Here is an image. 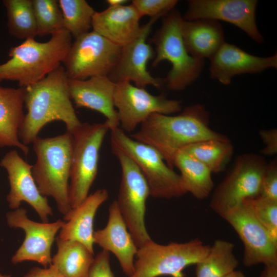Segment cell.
I'll use <instances>...</instances> for the list:
<instances>
[{
  "label": "cell",
  "mask_w": 277,
  "mask_h": 277,
  "mask_svg": "<svg viewBox=\"0 0 277 277\" xmlns=\"http://www.w3.org/2000/svg\"><path fill=\"white\" fill-rule=\"evenodd\" d=\"M130 136L155 149L171 168L175 154L185 147L203 140L227 138L210 127L209 113L200 104L186 106L176 115L153 113Z\"/></svg>",
  "instance_id": "obj_1"
},
{
  "label": "cell",
  "mask_w": 277,
  "mask_h": 277,
  "mask_svg": "<svg viewBox=\"0 0 277 277\" xmlns=\"http://www.w3.org/2000/svg\"><path fill=\"white\" fill-rule=\"evenodd\" d=\"M63 66L60 65L39 81L25 88L27 110L18 137L26 145L32 143L47 124L61 121L71 134L82 124L76 115Z\"/></svg>",
  "instance_id": "obj_2"
},
{
  "label": "cell",
  "mask_w": 277,
  "mask_h": 277,
  "mask_svg": "<svg viewBox=\"0 0 277 277\" xmlns=\"http://www.w3.org/2000/svg\"><path fill=\"white\" fill-rule=\"evenodd\" d=\"M65 29L51 35L46 42L29 38L11 47L10 58L0 64V82L15 81L25 88L39 81L62 63L72 44Z\"/></svg>",
  "instance_id": "obj_3"
},
{
  "label": "cell",
  "mask_w": 277,
  "mask_h": 277,
  "mask_svg": "<svg viewBox=\"0 0 277 277\" xmlns=\"http://www.w3.org/2000/svg\"><path fill=\"white\" fill-rule=\"evenodd\" d=\"M36 161L32 174L41 194L54 200L58 210L66 215L71 209L69 182L73 148L72 134L36 137L32 142Z\"/></svg>",
  "instance_id": "obj_4"
},
{
  "label": "cell",
  "mask_w": 277,
  "mask_h": 277,
  "mask_svg": "<svg viewBox=\"0 0 277 277\" xmlns=\"http://www.w3.org/2000/svg\"><path fill=\"white\" fill-rule=\"evenodd\" d=\"M183 16L173 9L162 17L160 28L151 39L155 46L152 66L168 61L171 68L164 82L168 88L181 91L196 80L201 74L205 60L194 58L188 52L182 33Z\"/></svg>",
  "instance_id": "obj_5"
},
{
  "label": "cell",
  "mask_w": 277,
  "mask_h": 277,
  "mask_svg": "<svg viewBox=\"0 0 277 277\" xmlns=\"http://www.w3.org/2000/svg\"><path fill=\"white\" fill-rule=\"evenodd\" d=\"M210 247L198 239L166 245L151 239L138 248L133 272L129 277H184L183 270L203 259Z\"/></svg>",
  "instance_id": "obj_6"
},
{
  "label": "cell",
  "mask_w": 277,
  "mask_h": 277,
  "mask_svg": "<svg viewBox=\"0 0 277 277\" xmlns=\"http://www.w3.org/2000/svg\"><path fill=\"white\" fill-rule=\"evenodd\" d=\"M110 131L111 145L135 163L148 183L151 196L171 199L187 193L180 175L167 164L155 149L133 139L119 127Z\"/></svg>",
  "instance_id": "obj_7"
},
{
  "label": "cell",
  "mask_w": 277,
  "mask_h": 277,
  "mask_svg": "<svg viewBox=\"0 0 277 277\" xmlns=\"http://www.w3.org/2000/svg\"><path fill=\"white\" fill-rule=\"evenodd\" d=\"M110 130L108 123H82L72 133L73 148L69 182L71 209L89 195L98 171L100 149Z\"/></svg>",
  "instance_id": "obj_8"
},
{
  "label": "cell",
  "mask_w": 277,
  "mask_h": 277,
  "mask_svg": "<svg viewBox=\"0 0 277 277\" xmlns=\"http://www.w3.org/2000/svg\"><path fill=\"white\" fill-rule=\"evenodd\" d=\"M111 149L121 168V182L115 200L129 231L139 248L151 240L145 223L146 202L150 195L149 187L135 163L117 147L111 146Z\"/></svg>",
  "instance_id": "obj_9"
},
{
  "label": "cell",
  "mask_w": 277,
  "mask_h": 277,
  "mask_svg": "<svg viewBox=\"0 0 277 277\" xmlns=\"http://www.w3.org/2000/svg\"><path fill=\"white\" fill-rule=\"evenodd\" d=\"M122 49L93 30L75 38L62 62L68 78L108 76L119 60Z\"/></svg>",
  "instance_id": "obj_10"
},
{
  "label": "cell",
  "mask_w": 277,
  "mask_h": 277,
  "mask_svg": "<svg viewBox=\"0 0 277 277\" xmlns=\"http://www.w3.org/2000/svg\"><path fill=\"white\" fill-rule=\"evenodd\" d=\"M267 165L261 155H240L232 170L215 189L209 204L211 209L221 216L244 200L258 196Z\"/></svg>",
  "instance_id": "obj_11"
},
{
  "label": "cell",
  "mask_w": 277,
  "mask_h": 277,
  "mask_svg": "<svg viewBox=\"0 0 277 277\" xmlns=\"http://www.w3.org/2000/svg\"><path fill=\"white\" fill-rule=\"evenodd\" d=\"M221 217L232 227L242 241L245 266L277 264V241L256 217L251 198L244 200Z\"/></svg>",
  "instance_id": "obj_12"
},
{
  "label": "cell",
  "mask_w": 277,
  "mask_h": 277,
  "mask_svg": "<svg viewBox=\"0 0 277 277\" xmlns=\"http://www.w3.org/2000/svg\"><path fill=\"white\" fill-rule=\"evenodd\" d=\"M113 101L120 128L126 133L133 132L153 113L170 115L182 108L181 101L168 99L164 94H151L128 81L115 83Z\"/></svg>",
  "instance_id": "obj_13"
},
{
  "label": "cell",
  "mask_w": 277,
  "mask_h": 277,
  "mask_svg": "<svg viewBox=\"0 0 277 277\" xmlns=\"http://www.w3.org/2000/svg\"><path fill=\"white\" fill-rule=\"evenodd\" d=\"M6 218L10 227L22 229L25 233L24 240L12 256L11 262L17 264L33 261L44 267L50 266L52 244L65 221L58 220L52 223L36 222L30 220L26 210L21 207L8 212Z\"/></svg>",
  "instance_id": "obj_14"
},
{
  "label": "cell",
  "mask_w": 277,
  "mask_h": 277,
  "mask_svg": "<svg viewBox=\"0 0 277 277\" xmlns=\"http://www.w3.org/2000/svg\"><path fill=\"white\" fill-rule=\"evenodd\" d=\"M257 4L256 0H190L183 18L188 21L206 18L226 22L261 44L264 38L255 21Z\"/></svg>",
  "instance_id": "obj_15"
},
{
  "label": "cell",
  "mask_w": 277,
  "mask_h": 277,
  "mask_svg": "<svg viewBox=\"0 0 277 277\" xmlns=\"http://www.w3.org/2000/svg\"><path fill=\"white\" fill-rule=\"evenodd\" d=\"M0 166L8 173L10 191L6 196L9 207L15 210L25 202L36 211L42 222H48L53 215L46 197L42 195L32 174V165L24 161L16 150L8 152L1 159Z\"/></svg>",
  "instance_id": "obj_16"
},
{
  "label": "cell",
  "mask_w": 277,
  "mask_h": 277,
  "mask_svg": "<svg viewBox=\"0 0 277 277\" xmlns=\"http://www.w3.org/2000/svg\"><path fill=\"white\" fill-rule=\"evenodd\" d=\"M159 18H151L142 26L139 35L122 47L119 60L108 75L113 83L132 82L135 86L143 88L149 85L159 88L165 83L164 80L152 76L147 70L148 63L154 58L155 52L146 39L153 25Z\"/></svg>",
  "instance_id": "obj_17"
},
{
  "label": "cell",
  "mask_w": 277,
  "mask_h": 277,
  "mask_svg": "<svg viewBox=\"0 0 277 277\" xmlns=\"http://www.w3.org/2000/svg\"><path fill=\"white\" fill-rule=\"evenodd\" d=\"M210 77L228 85L236 75L260 73L270 68H277V54L268 57L251 54L239 47L225 42L209 59Z\"/></svg>",
  "instance_id": "obj_18"
},
{
  "label": "cell",
  "mask_w": 277,
  "mask_h": 277,
  "mask_svg": "<svg viewBox=\"0 0 277 277\" xmlns=\"http://www.w3.org/2000/svg\"><path fill=\"white\" fill-rule=\"evenodd\" d=\"M68 85L76 107L87 108L104 115L110 130L119 127L113 101L115 83L108 76H94L84 80L68 79Z\"/></svg>",
  "instance_id": "obj_19"
},
{
  "label": "cell",
  "mask_w": 277,
  "mask_h": 277,
  "mask_svg": "<svg viewBox=\"0 0 277 277\" xmlns=\"http://www.w3.org/2000/svg\"><path fill=\"white\" fill-rule=\"evenodd\" d=\"M108 211L106 226L94 231V243L103 250L113 253L123 271L129 277L133 272L138 247L129 231L116 200L110 204Z\"/></svg>",
  "instance_id": "obj_20"
},
{
  "label": "cell",
  "mask_w": 277,
  "mask_h": 277,
  "mask_svg": "<svg viewBox=\"0 0 277 277\" xmlns=\"http://www.w3.org/2000/svg\"><path fill=\"white\" fill-rule=\"evenodd\" d=\"M141 17L133 5L108 7L95 12L92 21L93 30L113 44L124 47L140 34Z\"/></svg>",
  "instance_id": "obj_21"
},
{
  "label": "cell",
  "mask_w": 277,
  "mask_h": 277,
  "mask_svg": "<svg viewBox=\"0 0 277 277\" xmlns=\"http://www.w3.org/2000/svg\"><path fill=\"white\" fill-rule=\"evenodd\" d=\"M108 197V192L104 188L89 195L80 205L63 216L65 223L57 237L63 240L80 242L94 253V217L99 207Z\"/></svg>",
  "instance_id": "obj_22"
},
{
  "label": "cell",
  "mask_w": 277,
  "mask_h": 277,
  "mask_svg": "<svg viewBox=\"0 0 277 277\" xmlns=\"http://www.w3.org/2000/svg\"><path fill=\"white\" fill-rule=\"evenodd\" d=\"M25 88L0 86V147H15L27 156L29 148L18 137L23 123Z\"/></svg>",
  "instance_id": "obj_23"
},
{
  "label": "cell",
  "mask_w": 277,
  "mask_h": 277,
  "mask_svg": "<svg viewBox=\"0 0 277 277\" xmlns=\"http://www.w3.org/2000/svg\"><path fill=\"white\" fill-rule=\"evenodd\" d=\"M182 33L188 53L198 59H210L225 42L222 26L215 20L183 19Z\"/></svg>",
  "instance_id": "obj_24"
},
{
  "label": "cell",
  "mask_w": 277,
  "mask_h": 277,
  "mask_svg": "<svg viewBox=\"0 0 277 277\" xmlns=\"http://www.w3.org/2000/svg\"><path fill=\"white\" fill-rule=\"evenodd\" d=\"M55 241L57 250L51 265L65 277H87L94 253L76 241L63 240L57 236Z\"/></svg>",
  "instance_id": "obj_25"
},
{
  "label": "cell",
  "mask_w": 277,
  "mask_h": 277,
  "mask_svg": "<svg viewBox=\"0 0 277 277\" xmlns=\"http://www.w3.org/2000/svg\"><path fill=\"white\" fill-rule=\"evenodd\" d=\"M174 166L180 171V176L187 193L195 198H207L212 191L214 183L211 172L202 163L181 150L175 155Z\"/></svg>",
  "instance_id": "obj_26"
},
{
  "label": "cell",
  "mask_w": 277,
  "mask_h": 277,
  "mask_svg": "<svg viewBox=\"0 0 277 277\" xmlns=\"http://www.w3.org/2000/svg\"><path fill=\"white\" fill-rule=\"evenodd\" d=\"M234 245L216 240L207 255L196 265V277H224L235 270L239 261L234 254Z\"/></svg>",
  "instance_id": "obj_27"
},
{
  "label": "cell",
  "mask_w": 277,
  "mask_h": 277,
  "mask_svg": "<svg viewBox=\"0 0 277 277\" xmlns=\"http://www.w3.org/2000/svg\"><path fill=\"white\" fill-rule=\"evenodd\" d=\"M182 150L204 164L211 173L224 171L233 152V146L227 137L209 139L190 144Z\"/></svg>",
  "instance_id": "obj_28"
},
{
  "label": "cell",
  "mask_w": 277,
  "mask_h": 277,
  "mask_svg": "<svg viewBox=\"0 0 277 277\" xmlns=\"http://www.w3.org/2000/svg\"><path fill=\"white\" fill-rule=\"evenodd\" d=\"M3 4L11 35L24 40L39 36L32 0H4Z\"/></svg>",
  "instance_id": "obj_29"
},
{
  "label": "cell",
  "mask_w": 277,
  "mask_h": 277,
  "mask_svg": "<svg viewBox=\"0 0 277 277\" xmlns=\"http://www.w3.org/2000/svg\"><path fill=\"white\" fill-rule=\"evenodd\" d=\"M64 28L75 38L88 32L95 12L85 0H59Z\"/></svg>",
  "instance_id": "obj_30"
},
{
  "label": "cell",
  "mask_w": 277,
  "mask_h": 277,
  "mask_svg": "<svg viewBox=\"0 0 277 277\" xmlns=\"http://www.w3.org/2000/svg\"><path fill=\"white\" fill-rule=\"evenodd\" d=\"M39 36L64 29L62 14L56 0H32Z\"/></svg>",
  "instance_id": "obj_31"
},
{
  "label": "cell",
  "mask_w": 277,
  "mask_h": 277,
  "mask_svg": "<svg viewBox=\"0 0 277 277\" xmlns=\"http://www.w3.org/2000/svg\"><path fill=\"white\" fill-rule=\"evenodd\" d=\"M251 203L256 217L277 241V200L258 196Z\"/></svg>",
  "instance_id": "obj_32"
},
{
  "label": "cell",
  "mask_w": 277,
  "mask_h": 277,
  "mask_svg": "<svg viewBox=\"0 0 277 277\" xmlns=\"http://www.w3.org/2000/svg\"><path fill=\"white\" fill-rule=\"evenodd\" d=\"M177 3L176 0H133L131 4L141 17L160 18L173 10Z\"/></svg>",
  "instance_id": "obj_33"
},
{
  "label": "cell",
  "mask_w": 277,
  "mask_h": 277,
  "mask_svg": "<svg viewBox=\"0 0 277 277\" xmlns=\"http://www.w3.org/2000/svg\"><path fill=\"white\" fill-rule=\"evenodd\" d=\"M259 196L277 200L276 159L268 163L263 177Z\"/></svg>",
  "instance_id": "obj_34"
},
{
  "label": "cell",
  "mask_w": 277,
  "mask_h": 277,
  "mask_svg": "<svg viewBox=\"0 0 277 277\" xmlns=\"http://www.w3.org/2000/svg\"><path fill=\"white\" fill-rule=\"evenodd\" d=\"M87 277H114L110 263V253L103 250L94 258Z\"/></svg>",
  "instance_id": "obj_35"
},
{
  "label": "cell",
  "mask_w": 277,
  "mask_h": 277,
  "mask_svg": "<svg viewBox=\"0 0 277 277\" xmlns=\"http://www.w3.org/2000/svg\"><path fill=\"white\" fill-rule=\"evenodd\" d=\"M259 134L265 147L261 150V153L264 155H273L277 152V130H262Z\"/></svg>",
  "instance_id": "obj_36"
},
{
  "label": "cell",
  "mask_w": 277,
  "mask_h": 277,
  "mask_svg": "<svg viewBox=\"0 0 277 277\" xmlns=\"http://www.w3.org/2000/svg\"><path fill=\"white\" fill-rule=\"evenodd\" d=\"M23 277H65L52 265L47 267H34L30 269Z\"/></svg>",
  "instance_id": "obj_37"
},
{
  "label": "cell",
  "mask_w": 277,
  "mask_h": 277,
  "mask_svg": "<svg viewBox=\"0 0 277 277\" xmlns=\"http://www.w3.org/2000/svg\"><path fill=\"white\" fill-rule=\"evenodd\" d=\"M264 266L260 277H277V264Z\"/></svg>",
  "instance_id": "obj_38"
},
{
  "label": "cell",
  "mask_w": 277,
  "mask_h": 277,
  "mask_svg": "<svg viewBox=\"0 0 277 277\" xmlns=\"http://www.w3.org/2000/svg\"><path fill=\"white\" fill-rule=\"evenodd\" d=\"M128 1L126 0H107V3L108 4L109 7H117L122 5H124Z\"/></svg>",
  "instance_id": "obj_39"
},
{
  "label": "cell",
  "mask_w": 277,
  "mask_h": 277,
  "mask_svg": "<svg viewBox=\"0 0 277 277\" xmlns=\"http://www.w3.org/2000/svg\"><path fill=\"white\" fill-rule=\"evenodd\" d=\"M224 277H245L244 273L241 271L234 270Z\"/></svg>",
  "instance_id": "obj_40"
},
{
  "label": "cell",
  "mask_w": 277,
  "mask_h": 277,
  "mask_svg": "<svg viewBox=\"0 0 277 277\" xmlns=\"http://www.w3.org/2000/svg\"><path fill=\"white\" fill-rule=\"evenodd\" d=\"M0 277H11V276L8 274H3L0 273Z\"/></svg>",
  "instance_id": "obj_41"
}]
</instances>
